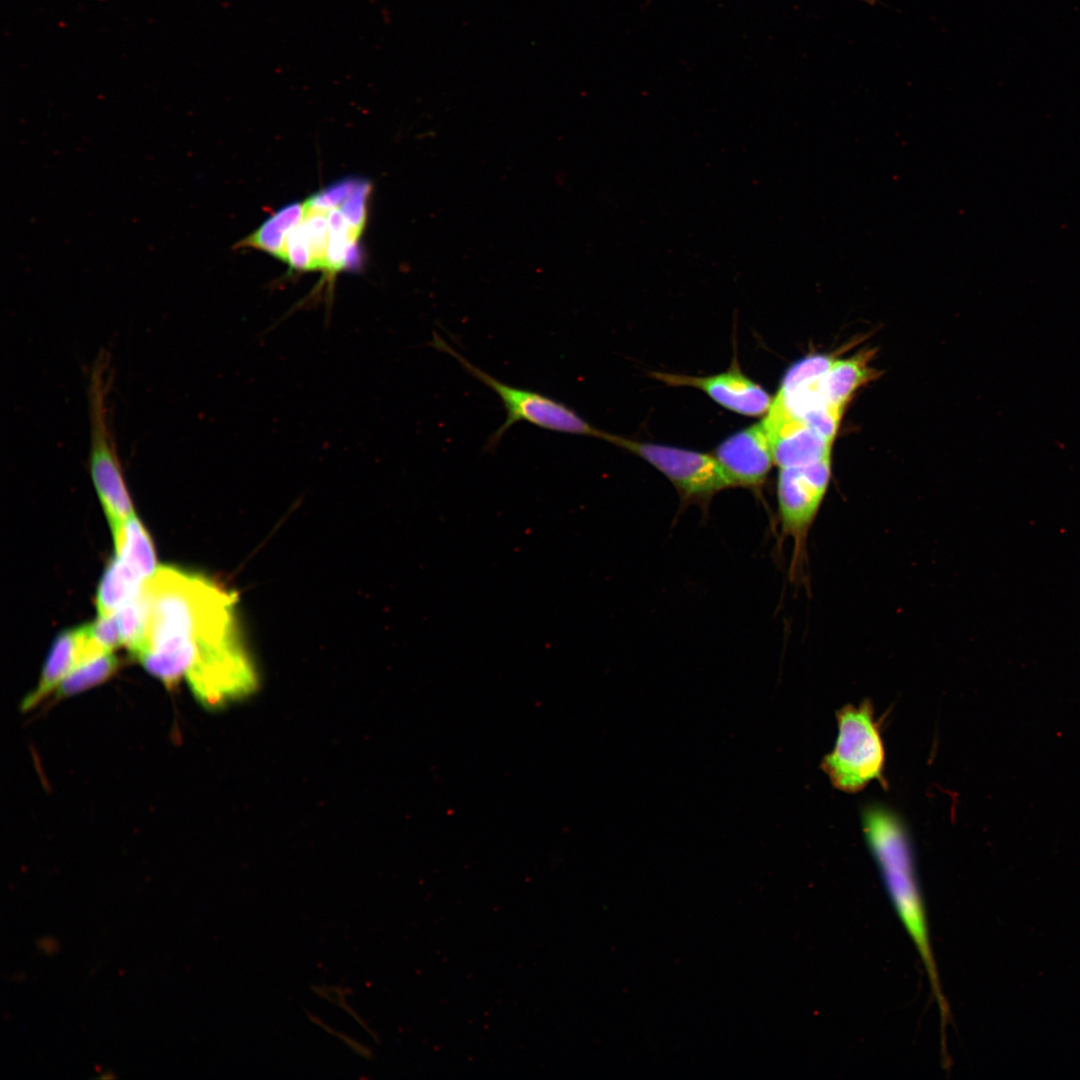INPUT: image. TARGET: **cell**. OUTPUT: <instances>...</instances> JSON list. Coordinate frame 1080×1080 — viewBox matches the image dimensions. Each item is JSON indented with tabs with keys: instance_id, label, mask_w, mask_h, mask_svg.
<instances>
[{
	"instance_id": "cell-1",
	"label": "cell",
	"mask_w": 1080,
	"mask_h": 1080,
	"mask_svg": "<svg viewBox=\"0 0 1080 1080\" xmlns=\"http://www.w3.org/2000/svg\"><path fill=\"white\" fill-rule=\"evenodd\" d=\"M141 639L130 654L171 688L185 680L216 710L253 694L258 675L237 616L238 595L199 573L159 566L142 588Z\"/></svg>"
},
{
	"instance_id": "cell-2",
	"label": "cell",
	"mask_w": 1080,
	"mask_h": 1080,
	"mask_svg": "<svg viewBox=\"0 0 1080 1080\" xmlns=\"http://www.w3.org/2000/svg\"><path fill=\"white\" fill-rule=\"evenodd\" d=\"M369 181L347 178L278 210L238 243L262 250L302 272L327 278L360 263V240L368 219Z\"/></svg>"
},
{
	"instance_id": "cell-3",
	"label": "cell",
	"mask_w": 1080,
	"mask_h": 1080,
	"mask_svg": "<svg viewBox=\"0 0 1080 1080\" xmlns=\"http://www.w3.org/2000/svg\"><path fill=\"white\" fill-rule=\"evenodd\" d=\"M863 828L888 896L926 970L941 1022H946L949 1009L937 972L926 908L907 835L899 819L879 806L865 809Z\"/></svg>"
},
{
	"instance_id": "cell-4",
	"label": "cell",
	"mask_w": 1080,
	"mask_h": 1080,
	"mask_svg": "<svg viewBox=\"0 0 1080 1080\" xmlns=\"http://www.w3.org/2000/svg\"><path fill=\"white\" fill-rule=\"evenodd\" d=\"M838 736L822 768L843 792H857L882 777L885 751L872 705H847L837 713Z\"/></svg>"
},
{
	"instance_id": "cell-5",
	"label": "cell",
	"mask_w": 1080,
	"mask_h": 1080,
	"mask_svg": "<svg viewBox=\"0 0 1080 1080\" xmlns=\"http://www.w3.org/2000/svg\"><path fill=\"white\" fill-rule=\"evenodd\" d=\"M831 478V456L816 462L779 468L778 514L783 537L793 544L791 574L803 572L809 533L819 513Z\"/></svg>"
},
{
	"instance_id": "cell-6",
	"label": "cell",
	"mask_w": 1080,
	"mask_h": 1080,
	"mask_svg": "<svg viewBox=\"0 0 1080 1080\" xmlns=\"http://www.w3.org/2000/svg\"><path fill=\"white\" fill-rule=\"evenodd\" d=\"M610 443L638 455L665 475L676 488L682 504L704 507L716 494L733 487L715 456L615 434Z\"/></svg>"
},
{
	"instance_id": "cell-7",
	"label": "cell",
	"mask_w": 1080,
	"mask_h": 1080,
	"mask_svg": "<svg viewBox=\"0 0 1080 1080\" xmlns=\"http://www.w3.org/2000/svg\"><path fill=\"white\" fill-rule=\"evenodd\" d=\"M763 421L779 468L804 466L831 456L833 442L792 414L776 397Z\"/></svg>"
},
{
	"instance_id": "cell-8",
	"label": "cell",
	"mask_w": 1080,
	"mask_h": 1080,
	"mask_svg": "<svg viewBox=\"0 0 1080 1080\" xmlns=\"http://www.w3.org/2000/svg\"><path fill=\"white\" fill-rule=\"evenodd\" d=\"M651 375L670 386L700 389L726 409L746 416H760L769 410L772 403L769 394L736 366L726 372L704 377L666 372H653Z\"/></svg>"
},
{
	"instance_id": "cell-9",
	"label": "cell",
	"mask_w": 1080,
	"mask_h": 1080,
	"mask_svg": "<svg viewBox=\"0 0 1080 1080\" xmlns=\"http://www.w3.org/2000/svg\"><path fill=\"white\" fill-rule=\"evenodd\" d=\"M715 457L733 487L759 488L774 463L764 421L725 439Z\"/></svg>"
},
{
	"instance_id": "cell-10",
	"label": "cell",
	"mask_w": 1080,
	"mask_h": 1080,
	"mask_svg": "<svg viewBox=\"0 0 1080 1080\" xmlns=\"http://www.w3.org/2000/svg\"><path fill=\"white\" fill-rule=\"evenodd\" d=\"M85 626L66 630L54 640L37 685L21 702L22 711L36 707L55 692L64 677L82 660Z\"/></svg>"
},
{
	"instance_id": "cell-11",
	"label": "cell",
	"mask_w": 1080,
	"mask_h": 1080,
	"mask_svg": "<svg viewBox=\"0 0 1080 1080\" xmlns=\"http://www.w3.org/2000/svg\"><path fill=\"white\" fill-rule=\"evenodd\" d=\"M111 530L115 556L143 579H150L158 568L156 556L150 535L138 517L133 514Z\"/></svg>"
},
{
	"instance_id": "cell-12",
	"label": "cell",
	"mask_w": 1080,
	"mask_h": 1080,
	"mask_svg": "<svg viewBox=\"0 0 1080 1080\" xmlns=\"http://www.w3.org/2000/svg\"><path fill=\"white\" fill-rule=\"evenodd\" d=\"M146 581L128 564L115 556L107 566L97 588L98 615H109L118 611L140 592Z\"/></svg>"
},
{
	"instance_id": "cell-13",
	"label": "cell",
	"mask_w": 1080,
	"mask_h": 1080,
	"mask_svg": "<svg viewBox=\"0 0 1080 1080\" xmlns=\"http://www.w3.org/2000/svg\"><path fill=\"white\" fill-rule=\"evenodd\" d=\"M871 377L865 356L834 360L821 378L823 395L828 403L844 409L854 392Z\"/></svg>"
},
{
	"instance_id": "cell-14",
	"label": "cell",
	"mask_w": 1080,
	"mask_h": 1080,
	"mask_svg": "<svg viewBox=\"0 0 1080 1080\" xmlns=\"http://www.w3.org/2000/svg\"><path fill=\"white\" fill-rule=\"evenodd\" d=\"M118 667L119 660L113 652L84 660L64 677L55 695L57 698H67L82 693L108 680Z\"/></svg>"
},
{
	"instance_id": "cell-15",
	"label": "cell",
	"mask_w": 1080,
	"mask_h": 1080,
	"mask_svg": "<svg viewBox=\"0 0 1080 1080\" xmlns=\"http://www.w3.org/2000/svg\"><path fill=\"white\" fill-rule=\"evenodd\" d=\"M88 628L93 639L106 651L113 652L115 648L122 645L115 613L98 615L97 620L88 624Z\"/></svg>"
},
{
	"instance_id": "cell-16",
	"label": "cell",
	"mask_w": 1080,
	"mask_h": 1080,
	"mask_svg": "<svg viewBox=\"0 0 1080 1080\" xmlns=\"http://www.w3.org/2000/svg\"><path fill=\"white\" fill-rule=\"evenodd\" d=\"M37 947L46 955H54L59 950V943L54 937L45 936L37 940Z\"/></svg>"
}]
</instances>
